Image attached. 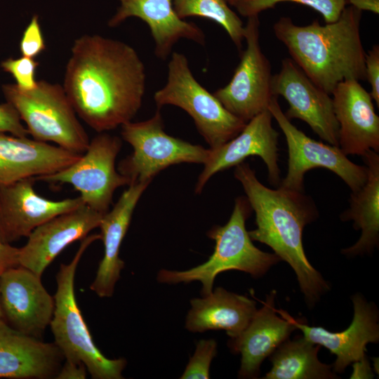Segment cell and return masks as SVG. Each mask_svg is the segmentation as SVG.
<instances>
[{
  "mask_svg": "<svg viewBox=\"0 0 379 379\" xmlns=\"http://www.w3.org/2000/svg\"><path fill=\"white\" fill-rule=\"evenodd\" d=\"M104 214L86 204L59 214L35 228L19 248V265L42 277L46 267L69 244L99 227Z\"/></svg>",
  "mask_w": 379,
  "mask_h": 379,
  "instance_id": "cell-16",
  "label": "cell"
},
{
  "mask_svg": "<svg viewBox=\"0 0 379 379\" xmlns=\"http://www.w3.org/2000/svg\"><path fill=\"white\" fill-rule=\"evenodd\" d=\"M347 4L363 11H371L375 14L379 13V0H346Z\"/></svg>",
  "mask_w": 379,
  "mask_h": 379,
  "instance_id": "cell-37",
  "label": "cell"
},
{
  "mask_svg": "<svg viewBox=\"0 0 379 379\" xmlns=\"http://www.w3.org/2000/svg\"><path fill=\"white\" fill-rule=\"evenodd\" d=\"M0 133H8L18 137H27L29 134L18 111L8 102L0 103Z\"/></svg>",
  "mask_w": 379,
  "mask_h": 379,
  "instance_id": "cell-32",
  "label": "cell"
},
{
  "mask_svg": "<svg viewBox=\"0 0 379 379\" xmlns=\"http://www.w3.org/2000/svg\"><path fill=\"white\" fill-rule=\"evenodd\" d=\"M359 81L338 84L331 93L339 125V147L345 155L379 152V117L373 99Z\"/></svg>",
  "mask_w": 379,
  "mask_h": 379,
  "instance_id": "cell-18",
  "label": "cell"
},
{
  "mask_svg": "<svg viewBox=\"0 0 379 379\" xmlns=\"http://www.w3.org/2000/svg\"><path fill=\"white\" fill-rule=\"evenodd\" d=\"M34 178L0 185V241L11 244L27 237L51 218L84 204L80 197L51 200L34 188Z\"/></svg>",
  "mask_w": 379,
  "mask_h": 379,
  "instance_id": "cell-17",
  "label": "cell"
},
{
  "mask_svg": "<svg viewBox=\"0 0 379 379\" xmlns=\"http://www.w3.org/2000/svg\"><path fill=\"white\" fill-rule=\"evenodd\" d=\"M361 157L367 180L360 190L352 192L350 206L340 216L342 221H353L354 229L361 231L354 245L342 250L349 257L371 254L379 243V154L369 149Z\"/></svg>",
  "mask_w": 379,
  "mask_h": 379,
  "instance_id": "cell-25",
  "label": "cell"
},
{
  "mask_svg": "<svg viewBox=\"0 0 379 379\" xmlns=\"http://www.w3.org/2000/svg\"><path fill=\"white\" fill-rule=\"evenodd\" d=\"M235 167L234 177L255 213L256 228L248 232L251 239L270 246L281 260L289 264L306 303L313 307L330 290L328 284L309 262L302 244L305 227L319 216L314 201L304 192L266 187L247 163Z\"/></svg>",
  "mask_w": 379,
  "mask_h": 379,
  "instance_id": "cell-2",
  "label": "cell"
},
{
  "mask_svg": "<svg viewBox=\"0 0 379 379\" xmlns=\"http://www.w3.org/2000/svg\"><path fill=\"white\" fill-rule=\"evenodd\" d=\"M365 76L371 86L369 93L373 100L379 106V46L374 45L366 54Z\"/></svg>",
  "mask_w": 379,
  "mask_h": 379,
  "instance_id": "cell-33",
  "label": "cell"
},
{
  "mask_svg": "<svg viewBox=\"0 0 379 379\" xmlns=\"http://www.w3.org/2000/svg\"><path fill=\"white\" fill-rule=\"evenodd\" d=\"M150 182L128 185L111 211L102 215L99 227L104 255L90 289L100 298L112 296L124 262L119 257L120 248L128 231L134 209Z\"/></svg>",
  "mask_w": 379,
  "mask_h": 379,
  "instance_id": "cell-22",
  "label": "cell"
},
{
  "mask_svg": "<svg viewBox=\"0 0 379 379\" xmlns=\"http://www.w3.org/2000/svg\"><path fill=\"white\" fill-rule=\"evenodd\" d=\"M251 211L245 197L235 199L228 222L223 226L215 225L207 233L215 241L214 251L204 263L186 270L161 269L157 275L159 283L175 284L199 281L201 294L212 292L215 277L220 273L238 270L258 278L263 276L281 259L275 254L264 252L253 244L246 228V220Z\"/></svg>",
  "mask_w": 379,
  "mask_h": 379,
  "instance_id": "cell-4",
  "label": "cell"
},
{
  "mask_svg": "<svg viewBox=\"0 0 379 379\" xmlns=\"http://www.w3.org/2000/svg\"><path fill=\"white\" fill-rule=\"evenodd\" d=\"M190 305L185 320L188 331L224 330L230 338L238 337L244 331L257 311L254 300L222 287H217L201 298L191 299Z\"/></svg>",
  "mask_w": 379,
  "mask_h": 379,
  "instance_id": "cell-24",
  "label": "cell"
},
{
  "mask_svg": "<svg viewBox=\"0 0 379 379\" xmlns=\"http://www.w3.org/2000/svg\"><path fill=\"white\" fill-rule=\"evenodd\" d=\"M230 6H235L239 0H226Z\"/></svg>",
  "mask_w": 379,
  "mask_h": 379,
  "instance_id": "cell-39",
  "label": "cell"
},
{
  "mask_svg": "<svg viewBox=\"0 0 379 379\" xmlns=\"http://www.w3.org/2000/svg\"><path fill=\"white\" fill-rule=\"evenodd\" d=\"M63 88L77 116L98 133L129 122L146 88L145 67L130 45L100 35L75 40Z\"/></svg>",
  "mask_w": 379,
  "mask_h": 379,
  "instance_id": "cell-1",
  "label": "cell"
},
{
  "mask_svg": "<svg viewBox=\"0 0 379 379\" xmlns=\"http://www.w3.org/2000/svg\"><path fill=\"white\" fill-rule=\"evenodd\" d=\"M321 346L303 336L288 338L270 356L271 369L265 379H336L332 365L321 362L318 352Z\"/></svg>",
  "mask_w": 379,
  "mask_h": 379,
  "instance_id": "cell-26",
  "label": "cell"
},
{
  "mask_svg": "<svg viewBox=\"0 0 379 379\" xmlns=\"http://www.w3.org/2000/svg\"><path fill=\"white\" fill-rule=\"evenodd\" d=\"M154 100L157 108L171 105L187 112L211 149L234 138L246 124L197 81L186 56L180 53H171L166 83L154 93Z\"/></svg>",
  "mask_w": 379,
  "mask_h": 379,
  "instance_id": "cell-7",
  "label": "cell"
},
{
  "mask_svg": "<svg viewBox=\"0 0 379 379\" xmlns=\"http://www.w3.org/2000/svg\"><path fill=\"white\" fill-rule=\"evenodd\" d=\"M268 110L281 129L288 147L287 173L279 187L304 192L305 175L316 168L332 171L352 192L363 187L368 175L366 166L351 161L339 147L314 140L297 128L281 110L277 96L271 100Z\"/></svg>",
  "mask_w": 379,
  "mask_h": 379,
  "instance_id": "cell-10",
  "label": "cell"
},
{
  "mask_svg": "<svg viewBox=\"0 0 379 379\" xmlns=\"http://www.w3.org/2000/svg\"><path fill=\"white\" fill-rule=\"evenodd\" d=\"M38 66L39 62L34 58L25 56L8 58L0 64L3 71L10 73L15 80V84L23 90H30L36 85L35 74Z\"/></svg>",
  "mask_w": 379,
  "mask_h": 379,
  "instance_id": "cell-30",
  "label": "cell"
},
{
  "mask_svg": "<svg viewBox=\"0 0 379 379\" xmlns=\"http://www.w3.org/2000/svg\"><path fill=\"white\" fill-rule=\"evenodd\" d=\"M275 298L276 291H271L244 331L228 341L230 350L241 354L240 378H258L262 361L297 329L291 321L277 315Z\"/></svg>",
  "mask_w": 379,
  "mask_h": 379,
  "instance_id": "cell-20",
  "label": "cell"
},
{
  "mask_svg": "<svg viewBox=\"0 0 379 379\" xmlns=\"http://www.w3.org/2000/svg\"><path fill=\"white\" fill-rule=\"evenodd\" d=\"M247 18L244 25L246 47L239 63L230 82L213 93L226 109L246 123L267 110L274 96L271 65L260 44L258 15Z\"/></svg>",
  "mask_w": 379,
  "mask_h": 379,
  "instance_id": "cell-11",
  "label": "cell"
},
{
  "mask_svg": "<svg viewBox=\"0 0 379 379\" xmlns=\"http://www.w3.org/2000/svg\"><path fill=\"white\" fill-rule=\"evenodd\" d=\"M274 96H282L289 107V119H298L328 144L339 147V125L331 95L315 84L291 58L281 61L280 71L272 76Z\"/></svg>",
  "mask_w": 379,
  "mask_h": 379,
  "instance_id": "cell-12",
  "label": "cell"
},
{
  "mask_svg": "<svg viewBox=\"0 0 379 379\" xmlns=\"http://www.w3.org/2000/svg\"><path fill=\"white\" fill-rule=\"evenodd\" d=\"M0 300L5 321L12 328L41 339L55 308L54 297L41 277L20 265L6 270L0 274Z\"/></svg>",
  "mask_w": 379,
  "mask_h": 379,
  "instance_id": "cell-13",
  "label": "cell"
},
{
  "mask_svg": "<svg viewBox=\"0 0 379 379\" xmlns=\"http://www.w3.org/2000/svg\"><path fill=\"white\" fill-rule=\"evenodd\" d=\"M121 140L105 132L90 140L80 158L70 166L36 180L52 184H69L80 194L84 204L105 214L109 211L115 190L130 185V180L117 171L116 158Z\"/></svg>",
  "mask_w": 379,
  "mask_h": 379,
  "instance_id": "cell-9",
  "label": "cell"
},
{
  "mask_svg": "<svg viewBox=\"0 0 379 379\" xmlns=\"http://www.w3.org/2000/svg\"><path fill=\"white\" fill-rule=\"evenodd\" d=\"M373 375L371 368L366 357L353 363V373L351 378H373Z\"/></svg>",
  "mask_w": 379,
  "mask_h": 379,
  "instance_id": "cell-36",
  "label": "cell"
},
{
  "mask_svg": "<svg viewBox=\"0 0 379 379\" xmlns=\"http://www.w3.org/2000/svg\"><path fill=\"white\" fill-rule=\"evenodd\" d=\"M354 315L352 323L345 330L331 332L321 326H310L295 319L286 311H276L291 321L302 336L314 344L323 346L336 356L332 364L335 373H343L352 363L365 357L366 345L379 341L378 310L374 303L368 302L360 293L352 298Z\"/></svg>",
  "mask_w": 379,
  "mask_h": 379,
  "instance_id": "cell-15",
  "label": "cell"
},
{
  "mask_svg": "<svg viewBox=\"0 0 379 379\" xmlns=\"http://www.w3.org/2000/svg\"><path fill=\"white\" fill-rule=\"evenodd\" d=\"M217 343L213 339H202L196 343L193 355L180 379H208L212 360L217 354Z\"/></svg>",
  "mask_w": 379,
  "mask_h": 379,
  "instance_id": "cell-29",
  "label": "cell"
},
{
  "mask_svg": "<svg viewBox=\"0 0 379 379\" xmlns=\"http://www.w3.org/2000/svg\"><path fill=\"white\" fill-rule=\"evenodd\" d=\"M19 47L22 56L32 58L39 55L46 48L38 15L32 17L23 32Z\"/></svg>",
  "mask_w": 379,
  "mask_h": 379,
  "instance_id": "cell-31",
  "label": "cell"
},
{
  "mask_svg": "<svg viewBox=\"0 0 379 379\" xmlns=\"http://www.w3.org/2000/svg\"><path fill=\"white\" fill-rule=\"evenodd\" d=\"M176 15L182 20L201 17L215 22L227 33L238 49L244 41V25L226 0H172Z\"/></svg>",
  "mask_w": 379,
  "mask_h": 379,
  "instance_id": "cell-27",
  "label": "cell"
},
{
  "mask_svg": "<svg viewBox=\"0 0 379 379\" xmlns=\"http://www.w3.org/2000/svg\"><path fill=\"white\" fill-rule=\"evenodd\" d=\"M18 252L19 248L0 241V274L9 268L19 265Z\"/></svg>",
  "mask_w": 379,
  "mask_h": 379,
  "instance_id": "cell-35",
  "label": "cell"
},
{
  "mask_svg": "<svg viewBox=\"0 0 379 379\" xmlns=\"http://www.w3.org/2000/svg\"><path fill=\"white\" fill-rule=\"evenodd\" d=\"M361 13L352 6H345L336 21L324 25L314 20L301 26L288 17H281L274 24L273 31L295 64L331 95L343 81L366 79V53L360 35Z\"/></svg>",
  "mask_w": 379,
  "mask_h": 379,
  "instance_id": "cell-3",
  "label": "cell"
},
{
  "mask_svg": "<svg viewBox=\"0 0 379 379\" xmlns=\"http://www.w3.org/2000/svg\"><path fill=\"white\" fill-rule=\"evenodd\" d=\"M5 324H6V321H5V319H4V316L3 314L1 305V300H0V326H2Z\"/></svg>",
  "mask_w": 379,
  "mask_h": 379,
  "instance_id": "cell-38",
  "label": "cell"
},
{
  "mask_svg": "<svg viewBox=\"0 0 379 379\" xmlns=\"http://www.w3.org/2000/svg\"><path fill=\"white\" fill-rule=\"evenodd\" d=\"M1 88L6 102L16 109L33 139L53 142L79 154L85 152L88 135L62 86L41 80L30 90L15 84H4Z\"/></svg>",
  "mask_w": 379,
  "mask_h": 379,
  "instance_id": "cell-6",
  "label": "cell"
},
{
  "mask_svg": "<svg viewBox=\"0 0 379 379\" xmlns=\"http://www.w3.org/2000/svg\"><path fill=\"white\" fill-rule=\"evenodd\" d=\"M121 127L122 138L131 145L133 152L119 162L118 171L131 184L151 182L161 171L173 164H204L207 159L209 149L174 138L164 131L159 108L149 119L131 121Z\"/></svg>",
  "mask_w": 379,
  "mask_h": 379,
  "instance_id": "cell-8",
  "label": "cell"
},
{
  "mask_svg": "<svg viewBox=\"0 0 379 379\" xmlns=\"http://www.w3.org/2000/svg\"><path fill=\"white\" fill-rule=\"evenodd\" d=\"M120 3L108 26L114 27L127 18H138L150 30L154 42V54L166 60L174 45L181 39L204 45L205 34L195 23L180 19L175 13L172 0H117Z\"/></svg>",
  "mask_w": 379,
  "mask_h": 379,
  "instance_id": "cell-21",
  "label": "cell"
},
{
  "mask_svg": "<svg viewBox=\"0 0 379 379\" xmlns=\"http://www.w3.org/2000/svg\"><path fill=\"white\" fill-rule=\"evenodd\" d=\"M272 119L270 112L265 110L248 121L234 138L218 147L209 148L195 192L201 193L216 173L236 166L251 156L262 159L267 168L270 183L278 187L281 180L278 166L279 133L272 126Z\"/></svg>",
  "mask_w": 379,
  "mask_h": 379,
  "instance_id": "cell-14",
  "label": "cell"
},
{
  "mask_svg": "<svg viewBox=\"0 0 379 379\" xmlns=\"http://www.w3.org/2000/svg\"><path fill=\"white\" fill-rule=\"evenodd\" d=\"M64 357L54 343H46L0 326V378H55Z\"/></svg>",
  "mask_w": 379,
  "mask_h": 379,
  "instance_id": "cell-23",
  "label": "cell"
},
{
  "mask_svg": "<svg viewBox=\"0 0 379 379\" xmlns=\"http://www.w3.org/2000/svg\"><path fill=\"white\" fill-rule=\"evenodd\" d=\"M81 155L33 138L0 133V185L55 173Z\"/></svg>",
  "mask_w": 379,
  "mask_h": 379,
  "instance_id": "cell-19",
  "label": "cell"
},
{
  "mask_svg": "<svg viewBox=\"0 0 379 379\" xmlns=\"http://www.w3.org/2000/svg\"><path fill=\"white\" fill-rule=\"evenodd\" d=\"M98 239H101L100 234L86 236L72 260L60 265L56 274L55 308L50 326L54 343L61 351L64 359L84 363L93 379H121L126 360L108 359L100 351L83 318L74 292L78 264L86 249Z\"/></svg>",
  "mask_w": 379,
  "mask_h": 379,
  "instance_id": "cell-5",
  "label": "cell"
},
{
  "mask_svg": "<svg viewBox=\"0 0 379 379\" xmlns=\"http://www.w3.org/2000/svg\"><path fill=\"white\" fill-rule=\"evenodd\" d=\"M283 2L309 6L321 14L326 23L336 21L347 5L346 0H239L234 7L241 15L248 18Z\"/></svg>",
  "mask_w": 379,
  "mask_h": 379,
  "instance_id": "cell-28",
  "label": "cell"
},
{
  "mask_svg": "<svg viewBox=\"0 0 379 379\" xmlns=\"http://www.w3.org/2000/svg\"><path fill=\"white\" fill-rule=\"evenodd\" d=\"M87 369L84 363L72 360H65L62 364L56 379H85Z\"/></svg>",
  "mask_w": 379,
  "mask_h": 379,
  "instance_id": "cell-34",
  "label": "cell"
}]
</instances>
